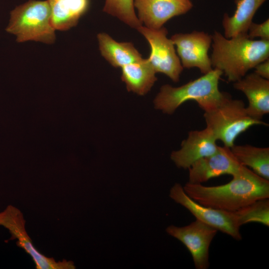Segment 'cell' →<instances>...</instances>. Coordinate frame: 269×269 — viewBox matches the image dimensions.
<instances>
[{
    "instance_id": "12",
    "label": "cell",
    "mask_w": 269,
    "mask_h": 269,
    "mask_svg": "<svg viewBox=\"0 0 269 269\" xmlns=\"http://www.w3.org/2000/svg\"><path fill=\"white\" fill-rule=\"evenodd\" d=\"M134 5L141 24L157 29L172 17L187 13L193 3L189 0H134Z\"/></svg>"
},
{
    "instance_id": "6",
    "label": "cell",
    "mask_w": 269,
    "mask_h": 269,
    "mask_svg": "<svg viewBox=\"0 0 269 269\" xmlns=\"http://www.w3.org/2000/svg\"><path fill=\"white\" fill-rule=\"evenodd\" d=\"M170 197L187 209L197 220L227 234L236 240H241V225L235 211H228L202 205L191 198L179 183L170 189Z\"/></svg>"
},
{
    "instance_id": "2",
    "label": "cell",
    "mask_w": 269,
    "mask_h": 269,
    "mask_svg": "<svg viewBox=\"0 0 269 269\" xmlns=\"http://www.w3.org/2000/svg\"><path fill=\"white\" fill-rule=\"evenodd\" d=\"M211 36L212 67L221 71L229 82L238 81L269 59V40L251 39L247 33L227 38L217 30Z\"/></svg>"
},
{
    "instance_id": "4",
    "label": "cell",
    "mask_w": 269,
    "mask_h": 269,
    "mask_svg": "<svg viewBox=\"0 0 269 269\" xmlns=\"http://www.w3.org/2000/svg\"><path fill=\"white\" fill-rule=\"evenodd\" d=\"M5 30L15 35L18 42L33 40L53 43L55 29L48 1L30 0L16 6L10 12Z\"/></svg>"
},
{
    "instance_id": "22",
    "label": "cell",
    "mask_w": 269,
    "mask_h": 269,
    "mask_svg": "<svg viewBox=\"0 0 269 269\" xmlns=\"http://www.w3.org/2000/svg\"><path fill=\"white\" fill-rule=\"evenodd\" d=\"M247 34L251 39L260 37L261 39L269 40V19L261 23L252 22L249 26Z\"/></svg>"
},
{
    "instance_id": "11",
    "label": "cell",
    "mask_w": 269,
    "mask_h": 269,
    "mask_svg": "<svg viewBox=\"0 0 269 269\" xmlns=\"http://www.w3.org/2000/svg\"><path fill=\"white\" fill-rule=\"evenodd\" d=\"M242 166L230 147L219 146L215 153L198 159L188 169V182L202 184L211 178L221 175L229 174L232 176Z\"/></svg>"
},
{
    "instance_id": "19",
    "label": "cell",
    "mask_w": 269,
    "mask_h": 269,
    "mask_svg": "<svg viewBox=\"0 0 269 269\" xmlns=\"http://www.w3.org/2000/svg\"><path fill=\"white\" fill-rule=\"evenodd\" d=\"M230 149L241 165L251 168L257 175L269 180V147L234 144Z\"/></svg>"
},
{
    "instance_id": "16",
    "label": "cell",
    "mask_w": 269,
    "mask_h": 269,
    "mask_svg": "<svg viewBox=\"0 0 269 269\" xmlns=\"http://www.w3.org/2000/svg\"><path fill=\"white\" fill-rule=\"evenodd\" d=\"M51 20L55 29L67 30L76 26L87 12L89 0H48Z\"/></svg>"
},
{
    "instance_id": "24",
    "label": "cell",
    "mask_w": 269,
    "mask_h": 269,
    "mask_svg": "<svg viewBox=\"0 0 269 269\" xmlns=\"http://www.w3.org/2000/svg\"></svg>"
},
{
    "instance_id": "1",
    "label": "cell",
    "mask_w": 269,
    "mask_h": 269,
    "mask_svg": "<svg viewBox=\"0 0 269 269\" xmlns=\"http://www.w3.org/2000/svg\"><path fill=\"white\" fill-rule=\"evenodd\" d=\"M225 184L206 186L187 182L185 192L196 202L207 207L235 211L254 201L269 197V180L242 166Z\"/></svg>"
},
{
    "instance_id": "10",
    "label": "cell",
    "mask_w": 269,
    "mask_h": 269,
    "mask_svg": "<svg viewBox=\"0 0 269 269\" xmlns=\"http://www.w3.org/2000/svg\"><path fill=\"white\" fill-rule=\"evenodd\" d=\"M0 225L6 228L13 238L17 240V245L22 248L32 258L38 269H72L73 263L63 260L56 262L53 259L40 254L32 244L25 229V221L21 213L16 208L8 206L0 213Z\"/></svg>"
},
{
    "instance_id": "20",
    "label": "cell",
    "mask_w": 269,
    "mask_h": 269,
    "mask_svg": "<svg viewBox=\"0 0 269 269\" xmlns=\"http://www.w3.org/2000/svg\"><path fill=\"white\" fill-rule=\"evenodd\" d=\"M134 2V0H105L103 11L137 30L142 24L135 13Z\"/></svg>"
},
{
    "instance_id": "7",
    "label": "cell",
    "mask_w": 269,
    "mask_h": 269,
    "mask_svg": "<svg viewBox=\"0 0 269 269\" xmlns=\"http://www.w3.org/2000/svg\"><path fill=\"white\" fill-rule=\"evenodd\" d=\"M137 30L147 40L150 53L147 58L156 73H163L174 82H178L183 70L174 45L167 37L168 31L162 27L154 29L141 25Z\"/></svg>"
},
{
    "instance_id": "3",
    "label": "cell",
    "mask_w": 269,
    "mask_h": 269,
    "mask_svg": "<svg viewBox=\"0 0 269 269\" xmlns=\"http://www.w3.org/2000/svg\"><path fill=\"white\" fill-rule=\"evenodd\" d=\"M222 75L221 71L213 69L179 87L164 85L154 100V107L164 113L172 114L185 102L194 101L204 112L210 111L219 105L228 94L219 89Z\"/></svg>"
},
{
    "instance_id": "17",
    "label": "cell",
    "mask_w": 269,
    "mask_h": 269,
    "mask_svg": "<svg viewBox=\"0 0 269 269\" xmlns=\"http://www.w3.org/2000/svg\"><path fill=\"white\" fill-rule=\"evenodd\" d=\"M121 79L129 91L144 95L157 80L156 73L147 59L122 67Z\"/></svg>"
},
{
    "instance_id": "13",
    "label": "cell",
    "mask_w": 269,
    "mask_h": 269,
    "mask_svg": "<svg viewBox=\"0 0 269 269\" xmlns=\"http://www.w3.org/2000/svg\"><path fill=\"white\" fill-rule=\"evenodd\" d=\"M217 140L207 127L201 130L191 131L182 142L180 149L171 153V159L177 167L188 169L198 159L215 153L219 146Z\"/></svg>"
},
{
    "instance_id": "8",
    "label": "cell",
    "mask_w": 269,
    "mask_h": 269,
    "mask_svg": "<svg viewBox=\"0 0 269 269\" xmlns=\"http://www.w3.org/2000/svg\"><path fill=\"white\" fill-rule=\"evenodd\" d=\"M166 233L180 241L191 254L197 269H207L209 267V249L218 230L196 219L183 227L170 225Z\"/></svg>"
},
{
    "instance_id": "9",
    "label": "cell",
    "mask_w": 269,
    "mask_h": 269,
    "mask_svg": "<svg viewBox=\"0 0 269 269\" xmlns=\"http://www.w3.org/2000/svg\"><path fill=\"white\" fill-rule=\"evenodd\" d=\"M170 39L176 47L177 54L183 68L196 67L203 74L213 69L208 55L212 42L211 35L194 30L190 33H176Z\"/></svg>"
},
{
    "instance_id": "23",
    "label": "cell",
    "mask_w": 269,
    "mask_h": 269,
    "mask_svg": "<svg viewBox=\"0 0 269 269\" xmlns=\"http://www.w3.org/2000/svg\"><path fill=\"white\" fill-rule=\"evenodd\" d=\"M254 69L256 74L264 79L269 80V59L259 63Z\"/></svg>"
},
{
    "instance_id": "15",
    "label": "cell",
    "mask_w": 269,
    "mask_h": 269,
    "mask_svg": "<svg viewBox=\"0 0 269 269\" xmlns=\"http://www.w3.org/2000/svg\"><path fill=\"white\" fill-rule=\"evenodd\" d=\"M99 49L102 56L113 67H122L143 59L131 42H120L106 33L97 35Z\"/></svg>"
},
{
    "instance_id": "14",
    "label": "cell",
    "mask_w": 269,
    "mask_h": 269,
    "mask_svg": "<svg viewBox=\"0 0 269 269\" xmlns=\"http://www.w3.org/2000/svg\"><path fill=\"white\" fill-rule=\"evenodd\" d=\"M233 87L246 96L249 104L246 110L249 116L262 121L269 113V80L253 72L234 82Z\"/></svg>"
},
{
    "instance_id": "5",
    "label": "cell",
    "mask_w": 269,
    "mask_h": 269,
    "mask_svg": "<svg viewBox=\"0 0 269 269\" xmlns=\"http://www.w3.org/2000/svg\"><path fill=\"white\" fill-rule=\"evenodd\" d=\"M203 116L206 127L211 131L217 140L230 148L237 137L251 127L268 125L262 121L252 119L247 114L244 102L233 99L229 94L216 108L205 112Z\"/></svg>"
},
{
    "instance_id": "18",
    "label": "cell",
    "mask_w": 269,
    "mask_h": 269,
    "mask_svg": "<svg viewBox=\"0 0 269 269\" xmlns=\"http://www.w3.org/2000/svg\"><path fill=\"white\" fill-rule=\"evenodd\" d=\"M266 0H235L237 8L230 16L225 13L222 20L224 36L230 38L240 33H246L259 7Z\"/></svg>"
},
{
    "instance_id": "21",
    "label": "cell",
    "mask_w": 269,
    "mask_h": 269,
    "mask_svg": "<svg viewBox=\"0 0 269 269\" xmlns=\"http://www.w3.org/2000/svg\"><path fill=\"white\" fill-rule=\"evenodd\" d=\"M235 212L241 226L250 222H258L269 226V198L258 200Z\"/></svg>"
}]
</instances>
